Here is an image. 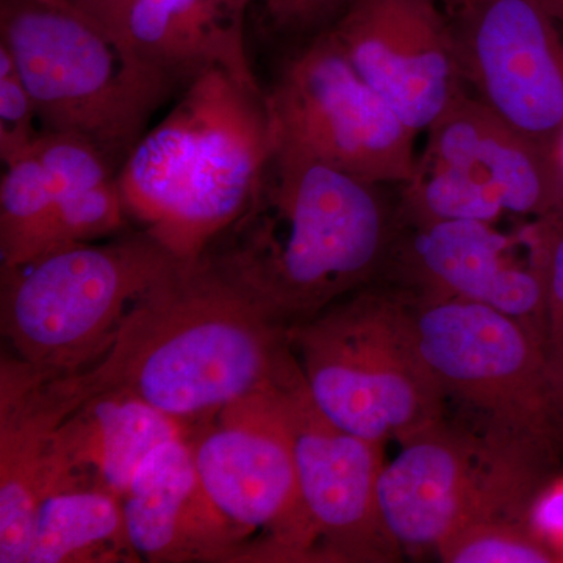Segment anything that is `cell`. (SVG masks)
I'll use <instances>...</instances> for the list:
<instances>
[{"label": "cell", "mask_w": 563, "mask_h": 563, "mask_svg": "<svg viewBox=\"0 0 563 563\" xmlns=\"http://www.w3.org/2000/svg\"><path fill=\"white\" fill-rule=\"evenodd\" d=\"M385 187L273 150L250 207L206 252L288 332L379 279L398 225Z\"/></svg>", "instance_id": "1"}, {"label": "cell", "mask_w": 563, "mask_h": 563, "mask_svg": "<svg viewBox=\"0 0 563 563\" xmlns=\"http://www.w3.org/2000/svg\"><path fill=\"white\" fill-rule=\"evenodd\" d=\"M295 363L288 332L203 252L133 303L85 374L92 393L136 396L191 426L273 387Z\"/></svg>", "instance_id": "2"}, {"label": "cell", "mask_w": 563, "mask_h": 563, "mask_svg": "<svg viewBox=\"0 0 563 563\" xmlns=\"http://www.w3.org/2000/svg\"><path fill=\"white\" fill-rule=\"evenodd\" d=\"M274 150L266 92L221 69L188 81L117 174L129 217L179 261L201 257L250 207Z\"/></svg>", "instance_id": "3"}, {"label": "cell", "mask_w": 563, "mask_h": 563, "mask_svg": "<svg viewBox=\"0 0 563 563\" xmlns=\"http://www.w3.org/2000/svg\"><path fill=\"white\" fill-rule=\"evenodd\" d=\"M320 412L385 444L444 420L446 396L422 357L406 296L374 282L288 331Z\"/></svg>", "instance_id": "4"}, {"label": "cell", "mask_w": 563, "mask_h": 563, "mask_svg": "<svg viewBox=\"0 0 563 563\" xmlns=\"http://www.w3.org/2000/svg\"><path fill=\"white\" fill-rule=\"evenodd\" d=\"M0 36L43 132L90 141L111 166L129 157L176 84L57 0H0Z\"/></svg>", "instance_id": "5"}, {"label": "cell", "mask_w": 563, "mask_h": 563, "mask_svg": "<svg viewBox=\"0 0 563 563\" xmlns=\"http://www.w3.org/2000/svg\"><path fill=\"white\" fill-rule=\"evenodd\" d=\"M179 258L146 232L76 244L2 269L0 322L14 355L52 372H84Z\"/></svg>", "instance_id": "6"}, {"label": "cell", "mask_w": 563, "mask_h": 563, "mask_svg": "<svg viewBox=\"0 0 563 563\" xmlns=\"http://www.w3.org/2000/svg\"><path fill=\"white\" fill-rule=\"evenodd\" d=\"M551 462L444 418L385 463L377 485L385 529L401 553L424 554L476 521L528 523Z\"/></svg>", "instance_id": "7"}, {"label": "cell", "mask_w": 563, "mask_h": 563, "mask_svg": "<svg viewBox=\"0 0 563 563\" xmlns=\"http://www.w3.org/2000/svg\"><path fill=\"white\" fill-rule=\"evenodd\" d=\"M404 296L422 357L446 399L476 420L474 429L510 446L553 455L559 428L543 340L484 303Z\"/></svg>", "instance_id": "8"}, {"label": "cell", "mask_w": 563, "mask_h": 563, "mask_svg": "<svg viewBox=\"0 0 563 563\" xmlns=\"http://www.w3.org/2000/svg\"><path fill=\"white\" fill-rule=\"evenodd\" d=\"M426 133L412 177L396 195L398 220L563 214V166L465 92Z\"/></svg>", "instance_id": "9"}, {"label": "cell", "mask_w": 563, "mask_h": 563, "mask_svg": "<svg viewBox=\"0 0 563 563\" xmlns=\"http://www.w3.org/2000/svg\"><path fill=\"white\" fill-rule=\"evenodd\" d=\"M274 150L384 185L412 177L417 133L358 76L329 31L303 41L266 92Z\"/></svg>", "instance_id": "10"}, {"label": "cell", "mask_w": 563, "mask_h": 563, "mask_svg": "<svg viewBox=\"0 0 563 563\" xmlns=\"http://www.w3.org/2000/svg\"><path fill=\"white\" fill-rule=\"evenodd\" d=\"M188 432L211 501L244 537L247 562H318L290 440L272 387L225 407Z\"/></svg>", "instance_id": "11"}, {"label": "cell", "mask_w": 563, "mask_h": 563, "mask_svg": "<svg viewBox=\"0 0 563 563\" xmlns=\"http://www.w3.org/2000/svg\"><path fill=\"white\" fill-rule=\"evenodd\" d=\"M290 440L299 490L318 540V562H395L377 498L385 444L333 424L310 398L298 361L272 387Z\"/></svg>", "instance_id": "12"}, {"label": "cell", "mask_w": 563, "mask_h": 563, "mask_svg": "<svg viewBox=\"0 0 563 563\" xmlns=\"http://www.w3.org/2000/svg\"><path fill=\"white\" fill-rule=\"evenodd\" d=\"M466 88L532 143L559 155L563 33L540 0H473L453 11Z\"/></svg>", "instance_id": "13"}, {"label": "cell", "mask_w": 563, "mask_h": 563, "mask_svg": "<svg viewBox=\"0 0 563 563\" xmlns=\"http://www.w3.org/2000/svg\"><path fill=\"white\" fill-rule=\"evenodd\" d=\"M329 33L417 135L468 92L451 18L433 0H352Z\"/></svg>", "instance_id": "14"}, {"label": "cell", "mask_w": 563, "mask_h": 563, "mask_svg": "<svg viewBox=\"0 0 563 563\" xmlns=\"http://www.w3.org/2000/svg\"><path fill=\"white\" fill-rule=\"evenodd\" d=\"M520 239L472 220L401 221L376 282L406 295L463 299L509 314L548 346L547 302L532 262L512 251ZM548 350V347H547Z\"/></svg>", "instance_id": "15"}, {"label": "cell", "mask_w": 563, "mask_h": 563, "mask_svg": "<svg viewBox=\"0 0 563 563\" xmlns=\"http://www.w3.org/2000/svg\"><path fill=\"white\" fill-rule=\"evenodd\" d=\"M92 393L84 372L3 355L0 363V563H27L41 503L55 492V435Z\"/></svg>", "instance_id": "16"}, {"label": "cell", "mask_w": 563, "mask_h": 563, "mask_svg": "<svg viewBox=\"0 0 563 563\" xmlns=\"http://www.w3.org/2000/svg\"><path fill=\"white\" fill-rule=\"evenodd\" d=\"M121 503L141 561L247 562L244 537L211 501L187 437L155 450Z\"/></svg>", "instance_id": "17"}, {"label": "cell", "mask_w": 563, "mask_h": 563, "mask_svg": "<svg viewBox=\"0 0 563 563\" xmlns=\"http://www.w3.org/2000/svg\"><path fill=\"white\" fill-rule=\"evenodd\" d=\"M188 432L187 422L136 396L91 393L55 435V492L101 488L121 499L143 462Z\"/></svg>", "instance_id": "18"}, {"label": "cell", "mask_w": 563, "mask_h": 563, "mask_svg": "<svg viewBox=\"0 0 563 563\" xmlns=\"http://www.w3.org/2000/svg\"><path fill=\"white\" fill-rule=\"evenodd\" d=\"M125 38L133 55L174 81L221 69L262 91L244 43V13L228 0H131Z\"/></svg>", "instance_id": "19"}, {"label": "cell", "mask_w": 563, "mask_h": 563, "mask_svg": "<svg viewBox=\"0 0 563 563\" xmlns=\"http://www.w3.org/2000/svg\"><path fill=\"white\" fill-rule=\"evenodd\" d=\"M31 155L46 168L54 188L55 218L47 252L91 243L125 224L129 214L113 166L90 141L43 132Z\"/></svg>", "instance_id": "20"}, {"label": "cell", "mask_w": 563, "mask_h": 563, "mask_svg": "<svg viewBox=\"0 0 563 563\" xmlns=\"http://www.w3.org/2000/svg\"><path fill=\"white\" fill-rule=\"evenodd\" d=\"M141 562L118 496L101 488H68L41 503L27 563Z\"/></svg>", "instance_id": "21"}, {"label": "cell", "mask_w": 563, "mask_h": 563, "mask_svg": "<svg viewBox=\"0 0 563 563\" xmlns=\"http://www.w3.org/2000/svg\"><path fill=\"white\" fill-rule=\"evenodd\" d=\"M55 195L49 174L29 155L5 166L0 180V266L14 268L49 251Z\"/></svg>", "instance_id": "22"}, {"label": "cell", "mask_w": 563, "mask_h": 563, "mask_svg": "<svg viewBox=\"0 0 563 563\" xmlns=\"http://www.w3.org/2000/svg\"><path fill=\"white\" fill-rule=\"evenodd\" d=\"M437 555L446 563H550L559 561L532 532L514 520L476 521L440 544Z\"/></svg>", "instance_id": "23"}, {"label": "cell", "mask_w": 563, "mask_h": 563, "mask_svg": "<svg viewBox=\"0 0 563 563\" xmlns=\"http://www.w3.org/2000/svg\"><path fill=\"white\" fill-rule=\"evenodd\" d=\"M38 111L24 81H22L13 57L0 44V158L10 165L29 157L38 143Z\"/></svg>", "instance_id": "24"}, {"label": "cell", "mask_w": 563, "mask_h": 563, "mask_svg": "<svg viewBox=\"0 0 563 563\" xmlns=\"http://www.w3.org/2000/svg\"><path fill=\"white\" fill-rule=\"evenodd\" d=\"M521 235L542 280L550 350L563 336V214L533 220Z\"/></svg>", "instance_id": "25"}, {"label": "cell", "mask_w": 563, "mask_h": 563, "mask_svg": "<svg viewBox=\"0 0 563 563\" xmlns=\"http://www.w3.org/2000/svg\"><path fill=\"white\" fill-rule=\"evenodd\" d=\"M273 32L307 41L329 31L352 0H255Z\"/></svg>", "instance_id": "26"}, {"label": "cell", "mask_w": 563, "mask_h": 563, "mask_svg": "<svg viewBox=\"0 0 563 563\" xmlns=\"http://www.w3.org/2000/svg\"><path fill=\"white\" fill-rule=\"evenodd\" d=\"M529 528L563 561V477L544 484L528 515Z\"/></svg>", "instance_id": "27"}, {"label": "cell", "mask_w": 563, "mask_h": 563, "mask_svg": "<svg viewBox=\"0 0 563 563\" xmlns=\"http://www.w3.org/2000/svg\"><path fill=\"white\" fill-rule=\"evenodd\" d=\"M66 3L88 18L92 24L98 25L122 51L132 54L125 38L131 0H66Z\"/></svg>", "instance_id": "28"}, {"label": "cell", "mask_w": 563, "mask_h": 563, "mask_svg": "<svg viewBox=\"0 0 563 563\" xmlns=\"http://www.w3.org/2000/svg\"><path fill=\"white\" fill-rule=\"evenodd\" d=\"M548 393L555 424H563V336L548 350Z\"/></svg>", "instance_id": "29"}, {"label": "cell", "mask_w": 563, "mask_h": 563, "mask_svg": "<svg viewBox=\"0 0 563 563\" xmlns=\"http://www.w3.org/2000/svg\"><path fill=\"white\" fill-rule=\"evenodd\" d=\"M563 33V0H540Z\"/></svg>", "instance_id": "30"}, {"label": "cell", "mask_w": 563, "mask_h": 563, "mask_svg": "<svg viewBox=\"0 0 563 563\" xmlns=\"http://www.w3.org/2000/svg\"><path fill=\"white\" fill-rule=\"evenodd\" d=\"M228 2L231 3L233 9L242 11V13H246L247 7H250L252 2H255V0H228Z\"/></svg>", "instance_id": "31"}, {"label": "cell", "mask_w": 563, "mask_h": 563, "mask_svg": "<svg viewBox=\"0 0 563 563\" xmlns=\"http://www.w3.org/2000/svg\"><path fill=\"white\" fill-rule=\"evenodd\" d=\"M473 2V0H450V3H448V7H450L451 10L455 11L459 9H462V7H465L466 3Z\"/></svg>", "instance_id": "32"}, {"label": "cell", "mask_w": 563, "mask_h": 563, "mask_svg": "<svg viewBox=\"0 0 563 563\" xmlns=\"http://www.w3.org/2000/svg\"><path fill=\"white\" fill-rule=\"evenodd\" d=\"M57 2L66 3V0H57Z\"/></svg>", "instance_id": "33"}]
</instances>
